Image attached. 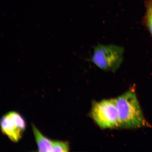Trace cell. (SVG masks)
<instances>
[{"instance_id":"5b68a950","label":"cell","mask_w":152,"mask_h":152,"mask_svg":"<svg viewBox=\"0 0 152 152\" xmlns=\"http://www.w3.org/2000/svg\"><path fill=\"white\" fill-rule=\"evenodd\" d=\"M35 139L39 152H53V140H49L42 134L35 125H32Z\"/></svg>"},{"instance_id":"8992f818","label":"cell","mask_w":152,"mask_h":152,"mask_svg":"<svg viewBox=\"0 0 152 152\" xmlns=\"http://www.w3.org/2000/svg\"><path fill=\"white\" fill-rule=\"evenodd\" d=\"M145 6L146 12L143 23L152 37V0H147Z\"/></svg>"},{"instance_id":"3957f363","label":"cell","mask_w":152,"mask_h":152,"mask_svg":"<svg viewBox=\"0 0 152 152\" xmlns=\"http://www.w3.org/2000/svg\"><path fill=\"white\" fill-rule=\"evenodd\" d=\"M91 117L102 129L120 127L118 111L115 99H104L93 104Z\"/></svg>"},{"instance_id":"7a4b0ae2","label":"cell","mask_w":152,"mask_h":152,"mask_svg":"<svg viewBox=\"0 0 152 152\" xmlns=\"http://www.w3.org/2000/svg\"><path fill=\"white\" fill-rule=\"evenodd\" d=\"M124 53L123 48L118 45L99 44L94 48L91 61L103 71L115 72L122 63Z\"/></svg>"},{"instance_id":"52a82bcc","label":"cell","mask_w":152,"mask_h":152,"mask_svg":"<svg viewBox=\"0 0 152 152\" xmlns=\"http://www.w3.org/2000/svg\"><path fill=\"white\" fill-rule=\"evenodd\" d=\"M8 113L15 124L24 132L26 128V123L22 116L15 111H11Z\"/></svg>"},{"instance_id":"277c9868","label":"cell","mask_w":152,"mask_h":152,"mask_svg":"<svg viewBox=\"0 0 152 152\" xmlns=\"http://www.w3.org/2000/svg\"><path fill=\"white\" fill-rule=\"evenodd\" d=\"M1 124L2 132L11 141L17 142L22 137L23 132L15 124L8 113L2 117Z\"/></svg>"},{"instance_id":"6da1fadb","label":"cell","mask_w":152,"mask_h":152,"mask_svg":"<svg viewBox=\"0 0 152 152\" xmlns=\"http://www.w3.org/2000/svg\"><path fill=\"white\" fill-rule=\"evenodd\" d=\"M115 100L120 127L134 129L147 126V121L140 107L135 91L131 89Z\"/></svg>"},{"instance_id":"ba28073f","label":"cell","mask_w":152,"mask_h":152,"mask_svg":"<svg viewBox=\"0 0 152 152\" xmlns=\"http://www.w3.org/2000/svg\"><path fill=\"white\" fill-rule=\"evenodd\" d=\"M53 152H66L70 149L67 142L53 140Z\"/></svg>"}]
</instances>
